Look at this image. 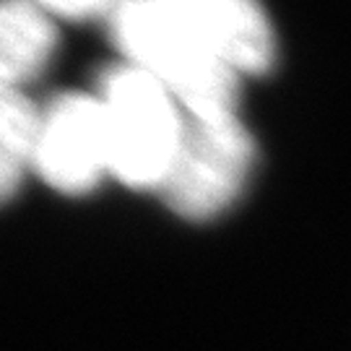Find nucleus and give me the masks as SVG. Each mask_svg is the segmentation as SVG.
Returning a JSON list of instances; mask_svg holds the SVG:
<instances>
[{"instance_id": "f257e3e1", "label": "nucleus", "mask_w": 351, "mask_h": 351, "mask_svg": "<svg viewBox=\"0 0 351 351\" xmlns=\"http://www.w3.org/2000/svg\"><path fill=\"white\" fill-rule=\"evenodd\" d=\"M107 19L125 65L159 84L182 112L234 114L239 73L159 0H117Z\"/></svg>"}, {"instance_id": "f03ea898", "label": "nucleus", "mask_w": 351, "mask_h": 351, "mask_svg": "<svg viewBox=\"0 0 351 351\" xmlns=\"http://www.w3.org/2000/svg\"><path fill=\"white\" fill-rule=\"evenodd\" d=\"M107 146V175L128 188L159 190L180 143L185 112L149 75L114 65L97 94Z\"/></svg>"}, {"instance_id": "7ed1b4c3", "label": "nucleus", "mask_w": 351, "mask_h": 351, "mask_svg": "<svg viewBox=\"0 0 351 351\" xmlns=\"http://www.w3.org/2000/svg\"><path fill=\"white\" fill-rule=\"evenodd\" d=\"M255 146L237 114H185L180 143L159 193L182 219L206 221L237 201L252 169Z\"/></svg>"}, {"instance_id": "20e7f679", "label": "nucleus", "mask_w": 351, "mask_h": 351, "mask_svg": "<svg viewBox=\"0 0 351 351\" xmlns=\"http://www.w3.org/2000/svg\"><path fill=\"white\" fill-rule=\"evenodd\" d=\"M32 172L68 195L99 185L107 175V146L97 97L71 91L39 110Z\"/></svg>"}, {"instance_id": "39448f33", "label": "nucleus", "mask_w": 351, "mask_h": 351, "mask_svg": "<svg viewBox=\"0 0 351 351\" xmlns=\"http://www.w3.org/2000/svg\"><path fill=\"white\" fill-rule=\"evenodd\" d=\"M224 58L234 73H263L276 58L274 26L261 0H159Z\"/></svg>"}, {"instance_id": "423d86ee", "label": "nucleus", "mask_w": 351, "mask_h": 351, "mask_svg": "<svg viewBox=\"0 0 351 351\" xmlns=\"http://www.w3.org/2000/svg\"><path fill=\"white\" fill-rule=\"evenodd\" d=\"M58 32L55 21L29 0H0V94L21 86L50 63Z\"/></svg>"}, {"instance_id": "0eeeda50", "label": "nucleus", "mask_w": 351, "mask_h": 351, "mask_svg": "<svg viewBox=\"0 0 351 351\" xmlns=\"http://www.w3.org/2000/svg\"><path fill=\"white\" fill-rule=\"evenodd\" d=\"M39 110L24 94H0V203L32 172Z\"/></svg>"}, {"instance_id": "6e6552de", "label": "nucleus", "mask_w": 351, "mask_h": 351, "mask_svg": "<svg viewBox=\"0 0 351 351\" xmlns=\"http://www.w3.org/2000/svg\"><path fill=\"white\" fill-rule=\"evenodd\" d=\"M45 11L52 21L55 19H94V16H110L117 0H29Z\"/></svg>"}]
</instances>
